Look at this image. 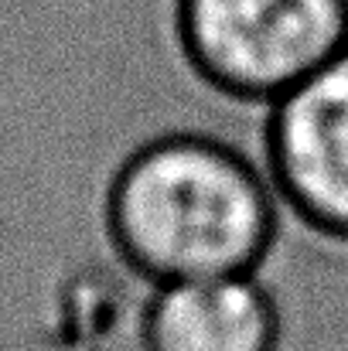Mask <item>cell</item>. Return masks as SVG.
I'll return each mask as SVG.
<instances>
[{"label":"cell","instance_id":"1","mask_svg":"<svg viewBox=\"0 0 348 351\" xmlns=\"http://www.w3.org/2000/svg\"><path fill=\"white\" fill-rule=\"evenodd\" d=\"M280 219L263 164L192 130L161 133L130 150L103 198L113 252L150 287L256 273Z\"/></svg>","mask_w":348,"mask_h":351},{"label":"cell","instance_id":"2","mask_svg":"<svg viewBox=\"0 0 348 351\" xmlns=\"http://www.w3.org/2000/svg\"><path fill=\"white\" fill-rule=\"evenodd\" d=\"M174 41L212 93L270 106L348 48L342 0H174Z\"/></svg>","mask_w":348,"mask_h":351},{"label":"cell","instance_id":"3","mask_svg":"<svg viewBox=\"0 0 348 351\" xmlns=\"http://www.w3.org/2000/svg\"><path fill=\"white\" fill-rule=\"evenodd\" d=\"M263 171L283 215L348 249V48L266 106Z\"/></svg>","mask_w":348,"mask_h":351},{"label":"cell","instance_id":"4","mask_svg":"<svg viewBox=\"0 0 348 351\" xmlns=\"http://www.w3.org/2000/svg\"><path fill=\"white\" fill-rule=\"evenodd\" d=\"M143 351H277L280 311L256 273L154 287L140 321Z\"/></svg>","mask_w":348,"mask_h":351},{"label":"cell","instance_id":"5","mask_svg":"<svg viewBox=\"0 0 348 351\" xmlns=\"http://www.w3.org/2000/svg\"><path fill=\"white\" fill-rule=\"evenodd\" d=\"M342 7H345V10H348V0H342Z\"/></svg>","mask_w":348,"mask_h":351}]
</instances>
